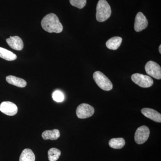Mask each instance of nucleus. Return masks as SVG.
<instances>
[{
	"instance_id": "obj_6",
	"label": "nucleus",
	"mask_w": 161,
	"mask_h": 161,
	"mask_svg": "<svg viewBox=\"0 0 161 161\" xmlns=\"http://www.w3.org/2000/svg\"><path fill=\"white\" fill-rule=\"evenodd\" d=\"M95 113L94 108L88 104H80L76 110L77 117L80 119H86L91 117Z\"/></svg>"
},
{
	"instance_id": "obj_17",
	"label": "nucleus",
	"mask_w": 161,
	"mask_h": 161,
	"mask_svg": "<svg viewBox=\"0 0 161 161\" xmlns=\"http://www.w3.org/2000/svg\"><path fill=\"white\" fill-rule=\"evenodd\" d=\"M125 145V139L123 138H112L109 142V146L115 149H120Z\"/></svg>"
},
{
	"instance_id": "obj_16",
	"label": "nucleus",
	"mask_w": 161,
	"mask_h": 161,
	"mask_svg": "<svg viewBox=\"0 0 161 161\" xmlns=\"http://www.w3.org/2000/svg\"><path fill=\"white\" fill-rule=\"evenodd\" d=\"M36 158L34 153L30 149L23 150L20 156L19 161H35Z\"/></svg>"
},
{
	"instance_id": "obj_9",
	"label": "nucleus",
	"mask_w": 161,
	"mask_h": 161,
	"mask_svg": "<svg viewBox=\"0 0 161 161\" xmlns=\"http://www.w3.org/2000/svg\"><path fill=\"white\" fill-rule=\"evenodd\" d=\"M148 25L147 18L142 13L139 12L136 16L134 23V30L136 31L140 32L146 29Z\"/></svg>"
},
{
	"instance_id": "obj_11",
	"label": "nucleus",
	"mask_w": 161,
	"mask_h": 161,
	"mask_svg": "<svg viewBox=\"0 0 161 161\" xmlns=\"http://www.w3.org/2000/svg\"><path fill=\"white\" fill-rule=\"evenodd\" d=\"M141 112L147 118L156 122H161V114L156 110L149 108H144Z\"/></svg>"
},
{
	"instance_id": "obj_7",
	"label": "nucleus",
	"mask_w": 161,
	"mask_h": 161,
	"mask_svg": "<svg viewBox=\"0 0 161 161\" xmlns=\"http://www.w3.org/2000/svg\"><path fill=\"white\" fill-rule=\"evenodd\" d=\"M150 134V130L148 127L143 125L139 127L136 131L134 136L136 142L139 145L144 143L149 138Z\"/></svg>"
},
{
	"instance_id": "obj_2",
	"label": "nucleus",
	"mask_w": 161,
	"mask_h": 161,
	"mask_svg": "<svg viewBox=\"0 0 161 161\" xmlns=\"http://www.w3.org/2000/svg\"><path fill=\"white\" fill-rule=\"evenodd\" d=\"M112 10L106 0H99L96 7V19L99 22L106 21L111 16Z\"/></svg>"
},
{
	"instance_id": "obj_20",
	"label": "nucleus",
	"mask_w": 161,
	"mask_h": 161,
	"mask_svg": "<svg viewBox=\"0 0 161 161\" xmlns=\"http://www.w3.org/2000/svg\"><path fill=\"white\" fill-rule=\"evenodd\" d=\"M53 100L57 102H61L64 99V95L60 91H55L53 94Z\"/></svg>"
},
{
	"instance_id": "obj_15",
	"label": "nucleus",
	"mask_w": 161,
	"mask_h": 161,
	"mask_svg": "<svg viewBox=\"0 0 161 161\" xmlns=\"http://www.w3.org/2000/svg\"><path fill=\"white\" fill-rule=\"evenodd\" d=\"M0 58L8 61H13L17 59L16 55L8 50L0 47Z\"/></svg>"
},
{
	"instance_id": "obj_5",
	"label": "nucleus",
	"mask_w": 161,
	"mask_h": 161,
	"mask_svg": "<svg viewBox=\"0 0 161 161\" xmlns=\"http://www.w3.org/2000/svg\"><path fill=\"white\" fill-rule=\"evenodd\" d=\"M145 68L148 75L158 80L161 79V68L158 64L153 61H148Z\"/></svg>"
},
{
	"instance_id": "obj_10",
	"label": "nucleus",
	"mask_w": 161,
	"mask_h": 161,
	"mask_svg": "<svg viewBox=\"0 0 161 161\" xmlns=\"http://www.w3.org/2000/svg\"><path fill=\"white\" fill-rule=\"evenodd\" d=\"M6 41L10 47L15 50H22L24 47L23 40L18 36H10L6 39Z\"/></svg>"
},
{
	"instance_id": "obj_3",
	"label": "nucleus",
	"mask_w": 161,
	"mask_h": 161,
	"mask_svg": "<svg viewBox=\"0 0 161 161\" xmlns=\"http://www.w3.org/2000/svg\"><path fill=\"white\" fill-rule=\"evenodd\" d=\"M93 78L101 89L109 91L113 88V85L111 80L102 72L98 71L95 72L93 74Z\"/></svg>"
},
{
	"instance_id": "obj_8",
	"label": "nucleus",
	"mask_w": 161,
	"mask_h": 161,
	"mask_svg": "<svg viewBox=\"0 0 161 161\" xmlns=\"http://www.w3.org/2000/svg\"><path fill=\"white\" fill-rule=\"evenodd\" d=\"M18 110L16 105L11 102H3L0 105V111L9 116L16 115L17 113Z\"/></svg>"
},
{
	"instance_id": "obj_1",
	"label": "nucleus",
	"mask_w": 161,
	"mask_h": 161,
	"mask_svg": "<svg viewBox=\"0 0 161 161\" xmlns=\"http://www.w3.org/2000/svg\"><path fill=\"white\" fill-rule=\"evenodd\" d=\"M41 24L43 29L47 32L59 33L63 31V26L59 18L53 13L49 14L44 17Z\"/></svg>"
},
{
	"instance_id": "obj_18",
	"label": "nucleus",
	"mask_w": 161,
	"mask_h": 161,
	"mask_svg": "<svg viewBox=\"0 0 161 161\" xmlns=\"http://www.w3.org/2000/svg\"><path fill=\"white\" fill-rule=\"evenodd\" d=\"M61 151L56 148H52L48 151V158L49 161H57L60 157Z\"/></svg>"
},
{
	"instance_id": "obj_19",
	"label": "nucleus",
	"mask_w": 161,
	"mask_h": 161,
	"mask_svg": "<svg viewBox=\"0 0 161 161\" xmlns=\"http://www.w3.org/2000/svg\"><path fill=\"white\" fill-rule=\"evenodd\" d=\"M70 3L72 6L78 9H82L86 4V0H69Z\"/></svg>"
},
{
	"instance_id": "obj_4",
	"label": "nucleus",
	"mask_w": 161,
	"mask_h": 161,
	"mask_svg": "<svg viewBox=\"0 0 161 161\" xmlns=\"http://www.w3.org/2000/svg\"><path fill=\"white\" fill-rule=\"evenodd\" d=\"M131 78L133 82L142 88L150 87L153 84V80L150 76L138 73L132 75Z\"/></svg>"
},
{
	"instance_id": "obj_14",
	"label": "nucleus",
	"mask_w": 161,
	"mask_h": 161,
	"mask_svg": "<svg viewBox=\"0 0 161 161\" xmlns=\"http://www.w3.org/2000/svg\"><path fill=\"white\" fill-rule=\"evenodd\" d=\"M42 138L45 140L48 139L56 140L60 136V131L57 129L46 130L42 133Z\"/></svg>"
},
{
	"instance_id": "obj_21",
	"label": "nucleus",
	"mask_w": 161,
	"mask_h": 161,
	"mask_svg": "<svg viewBox=\"0 0 161 161\" xmlns=\"http://www.w3.org/2000/svg\"><path fill=\"white\" fill-rule=\"evenodd\" d=\"M159 52L161 54V45H160L159 47Z\"/></svg>"
},
{
	"instance_id": "obj_12",
	"label": "nucleus",
	"mask_w": 161,
	"mask_h": 161,
	"mask_svg": "<svg viewBox=\"0 0 161 161\" xmlns=\"http://www.w3.org/2000/svg\"><path fill=\"white\" fill-rule=\"evenodd\" d=\"M6 80L10 84L20 88L25 87L27 84L26 80L24 79L12 75L6 77Z\"/></svg>"
},
{
	"instance_id": "obj_13",
	"label": "nucleus",
	"mask_w": 161,
	"mask_h": 161,
	"mask_svg": "<svg viewBox=\"0 0 161 161\" xmlns=\"http://www.w3.org/2000/svg\"><path fill=\"white\" fill-rule=\"evenodd\" d=\"M122 42V38L120 37L115 36L110 38L106 43L107 47L109 49L115 50L120 47Z\"/></svg>"
}]
</instances>
